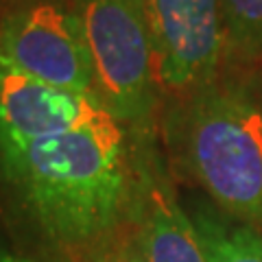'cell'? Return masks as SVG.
<instances>
[{
	"label": "cell",
	"instance_id": "cell-1",
	"mask_svg": "<svg viewBox=\"0 0 262 262\" xmlns=\"http://www.w3.org/2000/svg\"><path fill=\"white\" fill-rule=\"evenodd\" d=\"M0 177L31 223L66 253L127 225L134 142L122 125L7 142Z\"/></svg>",
	"mask_w": 262,
	"mask_h": 262
},
{
	"label": "cell",
	"instance_id": "cell-2",
	"mask_svg": "<svg viewBox=\"0 0 262 262\" xmlns=\"http://www.w3.org/2000/svg\"><path fill=\"white\" fill-rule=\"evenodd\" d=\"M166 136L214 206L262 227V98L247 83L216 77L188 92Z\"/></svg>",
	"mask_w": 262,
	"mask_h": 262
},
{
	"label": "cell",
	"instance_id": "cell-3",
	"mask_svg": "<svg viewBox=\"0 0 262 262\" xmlns=\"http://www.w3.org/2000/svg\"><path fill=\"white\" fill-rule=\"evenodd\" d=\"M94 94L134 142L155 138L158 66L144 0H72Z\"/></svg>",
	"mask_w": 262,
	"mask_h": 262
},
{
	"label": "cell",
	"instance_id": "cell-4",
	"mask_svg": "<svg viewBox=\"0 0 262 262\" xmlns=\"http://www.w3.org/2000/svg\"><path fill=\"white\" fill-rule=\"evenodd\" d=\"M0 55L55 88L94 94V77L72 7L33 3L0 20Z\"/></svg>",
	"mask_w": 262,
	"mask_h": 262
},
{
	"label": "cell",
	"instance_id": "cell-5",
	"mask_svg": "<svg viewBox=\"0 0 262 262\" xmlns=\"http://www.w3.org/2000/svg\"><path fill=\"white\" fill-rule=\"evenodd\" d=\"M160 85L192 92L219 77L225 29L219 0H144Z\"/></svg>",
	"mask_w": 262,
	"mask_h": 262
},
{
	"label": "cell",
	"instance_id": "cell-6",
	"mask_svg": "<svg viewBox=\"0 0 262 262\" xmlns=\"http://www.w3.org/2000/svg\"><path fill=\"white\" fill-rule=\"evenodd\" d=\"M127 225L146 262H208L199 232L170 184L155 138L134 142V199Z\"/></svg>",
	"mask_w": 262,
	"mask_h": 262
},
{
	"label": "cell",
	"instance_id": "cell-7",
	"mask_svg": "<svg viewBox=\"0 0 262 262\" xmlns=\"http://www.w3.org/2000/svg\"><path fill=\"white\" fill-rule=\"evenodd\" d=\"M120 125L96 94L55 88L0 55V144Z\"/></svg>",
	"mask_w": 262,
	"mask_h": 262
},
{
	"label": "cell",
	"instance_id": "cell-8",
	"mask_svg": "<svg viewBox=\"0 0 262 262\" xmlns=\"http://www.w3.org/2000/svg\"><path fill=\"white\" fill-rule=\"evenodd\" d=\"M188 214L199 232L208 262H262V232L258 227L196 196L188 203Z\"/></svg>",
	"mask_w": 262,
	"mask_h": 262
},
{
	"label": "cell",
	"instance_id": "cell-9",
	"mask_svg": "<svg viewBox=\"0 0 262 262\" xmlns=\"http://www.w3.org/2000/svg\"><path fill=\"white\" fill-rule=\"evenodd\" d=\"M225 55L243 63L262 61V0H219Z\"/></svg>",
	"mask_w": 262,
	"mask_h": 262
},
{
	"label": "cell",
	"instance_id": "cell-10",
	"mask_svg": "<svg viewBox=\"0 0 262 262\" xmlns=\"http://www.w3.org/2000/svg\"><path fill=\"white\" fill-rule=\"evenodd\" d=\"M66 256L68 262H146L129 225L79 249L66 251Z\"/></svg>",
	"mask_w": 262,
	"mask_h": 262
},
{
	"label": "cell",
	"instance_id": "cell-11",
	"mask_svg": "<svg viewBox=\"0 0 262 262\" xmlns=\"http://www.w3.org/2000/svg\"><path fill=\"white\" fill-rule=\"evenodd\" d=\"M0 262H55V260H44L31 256V253H24L0 236Z\"/></svg>",
	"mask_w": 262,
	"mask_h": 262
}]
</instances>
